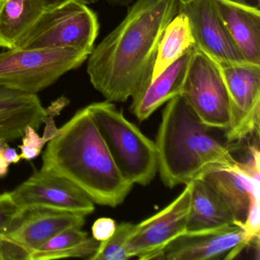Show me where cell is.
<instances>
[{"label": "cell", "instance_id": "cell-1", "mask_svg": "<svg viewBox=\"0 0 260 260\" xmlns=\"http://www.w3.org/2000/svg\"><path fill=\"white\" fill-rule=\"evenodd\" d=\"M179 0H137L88 57L91 84L107 101L124 103L150 80L164 30Z\"/></svg>", "mask_w": 260, "mask_h": 260}, {"label": "cell", "instance_id": "cell-2", "mask_svg": "<svg viewBox=\"0 0 260 260\" xmlns=\"http://www.w3.org/2000/svg\"><path fill=\"white\" fill-rule=\"evenodd\" d=\"M42 161V170L68 179L103 206L121 205L133 188L115 165L88 106L59 128Z\"/></svg>", "mask_w": 260, "mask_h": 260}, {"label": "cell", "instance_id": "cell-3", "mask_svg": "<svg viewBox=\"0 0 260 260\" xmlns=\"http://www.w3.org/2000/svg\"><path fill=\"white\" fill-rule=\"evenodd\" d=\"M209 129L182 95L167 102L154 142L158 172L165 185L173 188L200 179L211 169L240 166Z\"/></svg>", "mask_w": 260, "mask_h": 260}, {"label": "cell", "instance_id": "cell-4", "mask_svg": "<svg viewBox=\"0 0 260 260\" xmlns=\"http://www.w3.org/2000/svg\"><path fill=\"white\" fill-rule=\"evenodd\" d=\"M88 108L123 177L133 185L150 184L158 172L155 143L112 102L92 103Z\"/></svg>", "mask_w": 260, "mask_h": 260}, {"label": "cell", "instance_id": "cell-5", "mask_svg": "<svg viewBox=\"0 0 260 260\" xmlns=\"http://www.w3.org/2000/svg\"><path fill=\"white\" fill-rule=\"evenodd\" d=\"M100 31L96 13L81 0H63L48 10L16 48L74 49L90 54Z\"/></svg>", "mask_w": 260, "mask_h": 260}, {"label": "cell", "instance_id": "cell-6", "mask_svg": "<svg viewBox=\"0 0 260 260\" xmlns=\"http://www.w3.org/2000/svg\"><path fill=\"white\" fill-rule=\"evenodd\" d=\"M89 56L70 48L7 49L0 53V86L37 95L82 66Z\"/></svg>", "mask_w": 260, "mask_h": 260}, {"label": "cell", "instance_id": "cell-7", "mask_svg": "<svg viewBox=\"0 0 260 260\" xmlns=\"http://www.w3.org/2000/svg\"><path fill=\"white\" fill-rule=\"evenodd\" d=\"M181 95L208 128L226 131L232 118L229 92L220 65L194 46Z\"/></svg>", "mask_w": 260, "mask_h": 260}, {"label": "cell", "instance_id": "cell-8", "mask_svg": "<svg viewBox=\"0 0 260 260\" xmlns=\"http://www.w3.org/2000/svg\"><path fill=\"white\" fill-rule=\"evenodd\" d=\"M85 216L58 210H25L4 236L2 260H30L31 253L56 234L68 228H82Z\"/></svg>", "mask_w": 260, "mask_h": 260}, {"label": "cell", "instance_id": "cell-9", "mask_svg": "<svg viewBox=\"0 0 260 260\" xmlns=\"http://www.w3.org/2000/svg\"><path fill=\"white\" fill-rule=\"evenodd\" d=\"M231 101L232 118L225 131L228 143H238L259 132L260 65L219 63Z\"/></svg>", "mask_w": 260, "mask_h": 260}, {"label": "cell", "instance_id": "cell-10", "mask_svg": "<svg viewBox=\"0 0 260 260\" xmlns=\"http://www.w3.org/2000/svg\"><path fill=\"white\" fill-rule=\"evenodd\" d=\"M11 194L16 205L24 211L45 208L85 217L95 211V203L77 185L42 169L15 188Z\"/></svg>", "mask_w": 260, "mask_h": 260}, {"label": "cell", "instance_id": "cell-11", "mask_svg": "<svg viewBox=\"0 0 260 260\" xmlns=\"http://www.w3.org/2000/svg\"><path fill=\"white\" fill-rule=\"evenodd\" d=\"M181 194L157 214L136 224L129 237L127 249L132 258L156 259L158 254L175 239L187 232L191 182Z\"/></svg>", "mask_w": 260, "mask_h": 260}, {"label": "cell", "instance_id": "cell-12", "mask_svg": "<svg viewBox=\"0 0 260 260\" xmlns=\"http://www.w3.org/2000/svg\"><path fill=\"white\" fill-rule=\"evenodd\" d=\"M253 242L238 225L209 231L185 233L170 242L156 259H233Z\"/></svg>", "mask_w": 260, "mask_h": 260}, {"label": "cell", "instance_id": "cell-13", "mask_svg": "<svg viewBox=\"0 0 260 260\" xmlns=\"http://www.w3.org/2000/svg\"><path fill=\"white\" fill-rule=\"evenodd\" d=\"M177 13L188 18L196 47L217 63L247 62L225 27L214 0H179Z\"/></svg>", "mask_w": 260, "mask_h": 260}, {"label": "cell", "instance_id": "cell-14", "mask_svg": "<svg viewBox=\"0 0 260 260\" xmlns=\"http://www.w3.org/2000/svg\"><path fill=\"white\" fill-rule=\"evenodd\" d=\"M240 164L234 168L211 169L200 179L224 202L237 224L242 228L251 206L259 202L260 178L253 177L242 171Z\"/></svg>", "mask_w": 260, "mask_h": 260}, {"label": "cell", "instance_id": "cell-15", "mask_svg": "<svg viewBox=\"0 0 260 260\" xmlns=\"http://www.w3.org/2000/svg\"><path fill=\"white\" fill-rule=\"evenodd\" d=\"M48 115L38 95L0 86V140L22 138L28 127L39 130Z\"/></svg>", "mask_w": 260, "mask_h": 260}, {"label": "cell", "instance_id": "cell-16", "mask_svg": "<svg viewBox=\"0 0 260 260\" xmlns=\"http://www.w3.org/2000/svg\"><path fill=\"white\" fill-rule=\"evenodd\" d=\"M219 15L243 58L260 65V12L243 0H214Z\"/></svg>", "mask_w": 260, "mask_h": 260}, {"label": "cell", "instance_id": "cell-17", "mask_svg": "<svg viewBox=\"0 0 260 260\" xmlns=\"http://www.w3.org/2000/svg\"><path fill=\"white\" fill-rule=\"evenodd\" d=\"M193 48L156 78L147 80L132 97L131 108L140 121H145L169 100L181 95Z\"/></svg>", "mask_w": 260, "mask_h": 260}, {"label": "cell", "instance_id": "cell-18", "mask_svg": "<svg viewBox=\"0 0 260 260\" xmlns=\"http://www.w3.org/2000/svg\"><path fill=\"white\" fill-rule=\"evenodd\" d=\"M63 0H0V48L13 49L48 10Z\"/></svg>", "mask_w": 260, "mask_h": 260}, {"label": "cell", "instance_id": "cell-19", "mask_svg": "<svg viewBox=\"0 0 260 260\" xmlns=\"http://www.w3.org/2000/svg\"><path fill=\"white\" fill-rule=\"evenodd\" d=\"M191 183V202L186 233L237 225L229 208L212 188L201 179H194Z\"/></svg>", "mask_w": 260, "mask_h": 260}, {"label": "cell", "instance_id": "cell-20", "mask_svg": "<svg viewBox=\"0 0 260 260\" xmlns=\"http://www.w3.org/2000/svg\"><path fill=\"white\" fill-rule=\"evenodd\" d=\"M196 46L188 18L177 14L166 27L158 45L151 80Z\"/></svg>", "mask_w": 260, "mask_h": 260}, {"label": "cell", "instance_id": "cell-21", "mask_svg": "<svg viewBox=\"0 0 260 260\" xmlns=\"http://www.w3.org/2000/svg\"><path fill=\"white\" fill-rule=\"evenodd\" d=\"M136 224L132 223L117 225L112 237L100 242L98 249L90 260H127L132 258L127 249L129 237L135 232Z\"/></svg>", "mask_w": 260, "mask_h": 260}, {"label": "cell", "instance_id": "cell-22", "mask_svg": "<svg viewBox=\"0 0 260 260\" xmlns=\"http://www.w3.org/2000/svg\"><path fill=\"white\" fill-rule=\"evenodd\" d=\"M99 245L100 241L93 237H88L83 241L61 250L50 252H33L30 257V260L59 259L72 257L89 259L96 252Z\"/></svg>", "mask_w": 260, "mask_h": 260}, {"label": "cell", "instance_id": "cell-23", "mask_svg": "<svg viewBox=\"0 0 260 260\" xmlns=\"http://www.w3.org/2000/svg\"><path fill=\"white\" fill-rule=\"evenodd\" d=\"M88 238V234L81 228H68L54 235L33 252H50L61 250L69 246H74ZM32 252V253H33Z\"/></svg>", "mask_w": 260, "mask_h": 260}, {"label": "cell", "instance_id": "cell-24", "mask_svg": "<svg viewBox=\"0 0 260 260\" xmlns=\"http://www.w3.org/2000/svg\"><path fill=\"white\" fill-rule=\"evenodd\" d=\"M22 211L23 210L13 200L11 192L0 194V260H2L1 247L4 236L10 231Z\"/></svg>", "mask_w": 260, "mask_h": 260}, {"label": "cell", "instance_id": "cell-25", "mask_svg": "<svg viewBox=\"0 0 260 260\" xmlns=\"http://www.w3.org/2000/svg\"><path fill=\"white\" fill-rule=\"evenodd\" d=\"M22 144L19 146L21 150V159L32 160L39 156L44 147L50 140L45 136H39L37 130L32 127H28L22 137Z\"/></svg>", "mask_w": 260, "mask_h": 260}, {"label": "cell", "instance_id": "cell-26", "mask_svg": "<svg viewBox=\"0 0 260 260\" xmlns=\"http://www.w3.org/2000/svg\"><path fill=\"white\" fill-rule=\"evenodd\" d=\"M116 226V222L113 219L101 217L95 220L92 225V237L98 241H104L112 237Z\"/></svg>", "mask_w": 260, "mask_h": 260}, {"label": "cell", "instance_id": "cell-27", "mask_svg": "<svg viewBox=\"0 0 260 260\" xmlns=\"http://www.w3.org/2000/svg\"><path fill=\"white\" fill-rule=\"evenodd\" d=\"M7 143V141L0 140V178L5 177L8 174L10 166L7 157V152L10 146Z\"/></svg>", "mask_w": 260, "mask_h": 260}, {"label": "cell", "instance_id": "cell-28", "mask_svg": "<svg viewBox=\"0 0 260 260\" xmlns=\"http://www.w3.org/2000/svg\"><path fill=\"white\" fill-rule=\"evenodd\" d=\"M108 4L112 7H127L133 0H105Z\"/></svg>", "mask_w": 260, "mask_h": 260}, {"label": "cell", "instance_id": "cell-29", "mask_svg": "<svg viewBox=\"0 0 260 260\" xmlns=\"http://www.w3.org/2000/svg\"><path fill=\"white\" fill-rule=\"evenodd\" d=\"M81 1L87 4V5H90V4H94L98 2V0H81Z\"/></svg>", "mask_w": 260, "mask_h": 260}]
</instances>
